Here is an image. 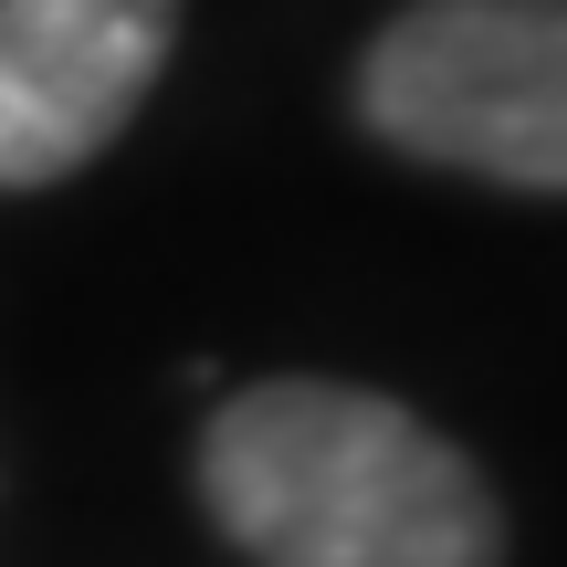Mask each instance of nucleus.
I'll list each match as a JSON object with an SVG mask.
<instances>
[{"instance_id": "f257e3e1", "label": "nucleus", "mask_w": 567, "mask_h": 567, "mask_svg": "<svg viewBox=\"0 0 567 567\" xmlns=\"http://www.w3.org/2000/svg\"><path fill=\"white\" fill-rule=\"evenodd\" d=\"M200 505L252 567H505L484 473L347 379H264L210 421Z\"/></svg>"}, {"instance_id": "7ed1b4c3", "label": "nucleus", "mask_w": 567, "mask_h": 567, "mask_svg": "<svg viewBox=\"0 0 567 567\" xmlns=\"http://www.w3.org/2000/svg\"><path fill=\"white\" fill-rule=\"evenodd\" d=\"M179 0H0V189L74 179L126 137Z\"/></svg>"}, {"instance_id": "f03ea898", "label": "nucleus", "mask_w": 567, "mask_h": 567, "mask_svg": "<svg viewBox=\"0 0 567 567\" xmlns=\"http://www.w3.org/2000/svg\"><path fill=\"white\" fill-rule=\"evenodd\" d=\"M358 116L431 168L567 189V0H421L358 63Z\"/></svg>"}]
</instances>
